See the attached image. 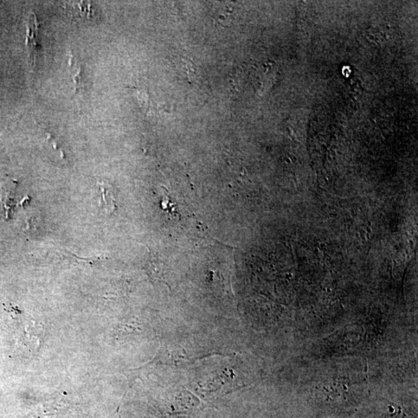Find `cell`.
I'll list each match as a JSON object with an SVG mask.
<instances>
[{"label": "cell", "mask_w": 418, "mask_h": 418, "mask_svg": "<svg viewBox=\"0 0 418 418\" xmlns=\"http://www.w3.org/2000/svg\"><path fill=\"white\" fill-rule=\"evenodd\" d=\"M98 184L101 192L102 207L107 214L113 213L117 207H115V199L112 186L104 180H99Z\"/></svg>", "instance_id": "2"}, {"label": "cell", "mask_w": 418, "mask_h": 418, "mask_svg": "<svg viewBox=\"0 0 418 418\" xmlns=\"http://www.w3.org/2000/svg\"><path fill=\"white\" fill-rule=\"evenodd\" d=\"M75 93H79L83 88V74L81 66L76 68V72L73 75Z\"/></svg>", "instance_id": "4"}, {"label": "cell", "mask_w": 418, "mask_h": 418, "mask_svg": "<svg viewBox=\"0 0 418 418\" xmlns=\"http://www.w3.org/2000/svg\"><path fill=\"white\" fill-rule=\"evenodd\" d=\"M69 10H73L76 17H88L92 14L91 5L85 2H72L67 4Z\"/></svg>", "instance_id": "3"}, {"label": "cell", "mask_w": 418, "mask_h": 418, "mask_svg": "<svg viewBox=\"0 0 418 418\" xmlns=\"http://www.w3.org/2000/svg\"><path fill=\"white\" fill-rule=\"evenodd\" d=\"M6 311L11 313V316L19 323L17 333L22 345H26L30 350H37L40 348L44 336V327L41 323L35 320H23L21 311L17 307L8 306Z\"/></svg>", "instance_id": "1"}]
</instances>
